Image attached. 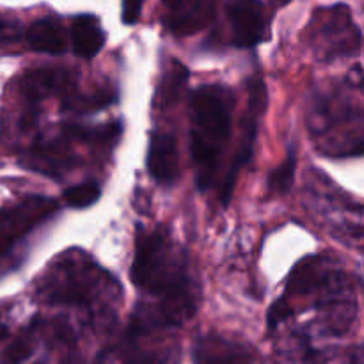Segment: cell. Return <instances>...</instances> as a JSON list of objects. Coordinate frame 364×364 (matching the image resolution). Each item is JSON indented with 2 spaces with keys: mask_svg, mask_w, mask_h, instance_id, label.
Returning <instances> with one entry per match:
<instances>
[{
  "mask_svg": "<svg viewBox=\"0 0 364 364\" xmlns=\"http://www.w3.org/2000/svg\"><path fill=\"white\" fill-rule=\"evenodd\" d=\"M311 311L313 320L291 334L301 359L316 358L315 338H343L358 320V290L354 277L331 255H313L295 265L283 295L270 306L267 329L270 334L301 313Z\"/></svg>",
  "mask_w": 364,
  "mask_h": 364,
  "instance_id": "2",
  "label": "cell"
},
{
  "mask_svg": "<svg viewBox=\"0 0 364 364\" xmlns=\"http://www.w3.org/2000/svg\"><path fill=\"white\" fill-rule=\"evenodd\" d=\"M306 208L341 244L361 251L363 205L359 199L341 191L327 174L311 169L306 174Z\"/></svg>",
  "mask_w": 364,
  "mask_h": 364,
  "instance_id": "6",
  "label": "cell"
},
{
  "mask_svg": "<svg viewBox=\"0 0 364 364\" xmlns=\"http://www.w3.org/2000/svg\"><path fill=\"white\" fill-rule=\"evenodd\" d=\"M102 188L95 180L82 181V183L73 185V187L64 191V201L71 208H89L100 199Z\"/></svg>",
  "mask_w": 364,
  "mask_h": 364,
  "instance_id": "18",
  "label": "cell"
},
{
  "mask_svg": "<svg viewBox=\"0 0 364 364\" xmlns=\"http://www.w3.org/2000/svg\"><path fill=\"white\" fill-rule=\"evenodd\" d=\"M188 82V70L183 63L176 59H171L169 64L164 68V73L160 77L159 87H156L153 107L156 110H166L176 105L183 96L185 87Z\"/></svg>",
  "mask_w": 364,
  "mask_h": 364,
  "instance_id": "16",
  "label": "cell"
},
{
  "mask_svg": "<svg viewBox=\"0 0 364 364\" xmlns=\"http://www.w3.org/2000/svg\"><path fill=\"white\" fill-rule=\"evenodd\" d=\"M70 41L75 55L92 59L105 46L107 34L95 14H78L71 20Z\"/></svg>",
  "mask_w": 364,
  "mask_h": 364,
  "instance_id": "14",
  "label": "cell"
},
{
  "mask_svg": "<svg viewBox=\"0 0 364 364\" xmlns=\"http://www.w3.org/2000/svg\"><path fill=\"white\" fill-rule=\"evenodd\" d=\"M274 2H276V4H279V6H287V4L290 2V0H274Z\"/></svg>",
  "mask_w": 364,
  "mask_h": 364,
  "instance_id": "22",
  "label": "cell"
},
{
  "mask_svg": "<svg viewBox=\"0 0 364 364\" xmlns=\"http://www.w3.org/2000/svg\"><path fill=\"white\" fill-rule=\"evenodd\" d=\"M220 0H160L162 23L176 38H188L213 23Z\"/></svg>",
  "mask_w": 364,
  "mask_h": 364,
  "instance_id": "11",
  "label": "cell"
},
{
  "mask_svg": "<svg viewBox=\"0 0 364 364\" xmlns=\"http://www.w3.org/2000/svg\"><path fill=\"white\" fill-rule=\"evenodd\" d=\"M297 171V149L290 148L287 159L267 178V192L270 196H287L291 191Z\"/></svg>",
  "mask_w": 364,
  "mask_h": 364,
  "instance_id": "17",
  "label": "cell"
},
{
  "mask_svg": "<svg viewBox=\"0 0 364 364\" xmlns=\"http://www.w3.org/2000/svg\"><path fill=\"white\" fill-rule=\"evenodd\" d=\"M59 213V203L48 196H28L16 205L0 208V277L13 270L31 235Z\"/></svg>",
  "mask_w": 364,
  "mask_h": 364,
  "instance_id": "8",
  "label": "cell"
},
{
  "mask_svg": "<svg viewBox=\"0 0 364 364\" xmlns=\"http://www.w3.org/2000/svg\"><path fill=\"white\" fill-rule=\"evenodd\" d=\"M361 28L354 21L347 4L318 7L306 25V43L322 64L359 55L363 46Z\"/></svg>",
  "mask_w": 364,
  "mask_h": 364,
  "instance_id": "7",
  "label": "cell"
},
{
  "mask_svg": "<svg viewBox=\"0 0 364 364\" xmlns=\"http://www.w3.org/2000/svg\"><path fill=\"white\" fill-rule=\"evenodd\" d=\"M192 358L196 363L251 361L252 352L238 341L228 340L219 334H206L198 340Z\"/></svg>",
  "mask_w": 364,
  "mask_h": 364,
  "instance_id": "15",
  "label": "cell"
},
{
  "mask_svg": "<svg viewBox=\"0 0 364 364\" xmlns=\"http://www.w3.org/2000/svg\"><path fill=\"white\" fill-rule=\"evenodd\" d=\"M25 28L14 16L0 13V48H14L23 41Z\"/></svg>",
  "mask_w": 364,
  "mask_h": 364,
  "instance_id": "19",
  "label": "cell"
},
{
  "mask_svg": "<svg viewBox=\"0 0 364 364\" xmlns=\"http://www.w3.org/2000/svg\"><path fill=\"white\" fill-rule=\"evenodd\" d=\"M14 318H16V304L13 301L0 302V343L13 333Z\"/></svg>",
  "mask_w": 364,
  "mask_h": 364,
  "instance_id": "20",
  "label": "cell"
},
{
  "mask_svg": "<svg viewBox=\"0 0 364 364\" xmlns=\"http://www.w3.org/2000/svg\"><path fill=\"white\" fill-rule=\"evenodd\" d=\"M233 95L220 84L199 85L191 95V156L201 192L212 191L219 181L233 132Z\"/></svg>",
  "mask_w": 364,
  "mask_h": 364,
  "instance_id": "5",
  "label": "cell"
},
{
  "mask_svg": "<svg viewBox=\"0 0 364 364\" xmlns=\"http://www.w3.org/2000/svg\"><path fill=\"white\" fill-rule=\"evenodd\" d=\"M146 167L153 180L162 187H173L180 180V149L173 134L153 130L149 134Z\"/></svg>",
  "mask_w": 364,
  "mask_h": 364,
  "instance_id": "12",
  "label": "cell"
},
{
  "mask_svg": "<svg viewBox=\"0 0 364 364\" xmlns=\"http://www.w3.org/2000/svg\"><path fill=\"white\" fill-rule=\"evenodd\" d=\"M267 103H269V95H267L265 80L259 73L252 75L247 80V107H245L244 117H242L240 146H238V151L226 176L223 178V187H220V201L224 206L230 203L231 196H233L238 174L251 162L252 155H255L256 137H258L262 117L265 116Z\"/></svg>",
  "mask_w": 364,
  "mask_h": 364,
  "instance_id": "9",
  "label": "cell"
},
{
  "mask_svg": "<svg viewBox=\"0 0 364 364\" xmlns=\"http://www.w3.org/2000/svg\"><path fill=\"white\" fill-rule=\"evenodd\" d=\"M361 91L363 70L359 64L347 78H331L311 89L306 107V128L320 155L327 159H359L363 155Z\"/></svg>",
  "mask_w": 364,
  "mask_h": 364,
  "instance_id": "4",
  "label": "cell"
},
{
  "mask_svg": "<svg viewBox=\"0 0 364 364\" xmlns=\"http://www.w3.org/2000/svg\"><path fill=\"white\" fill-rule=\"evenodd\" d=\"M231 45L251 50L270 39V14L262 0H226Z\"/></svg>",
  "mask_w": 364,
  "mask_h": 364,
  "instance_id": "10",
  "label": "cell"
},
{
  "mask_svg": "<svg viewBox=\"0 0 364 364\" xmlns=\"http://www.w3.org/2000/svg\"><path fill=\"white\" fill-rule=\"evenodd\" d=\"M142 4L144 0H121V18L127 25L137 23L142 13Z\"/></svg>",
  "mask_w": 364,
  "mask_h": 364,
  "instance_id": "21",
  "label": "cell"
},
{
  "mask_svg": "<svg viewBox=\"0 0 364 364\" xmlns=\"http://www.w3.org/2000/svg\"><path fill=\"white\" fill-rule=\"evenodd\" d=\"M23 41L34 52L60 55L68 48V34L55 16H45L32 21L23 32Z\"/></svg>",
  "mask_w": 364,
  "mask_h": 364,
  "instance_id": "13",
  "label": "cell"
},
{
  "mask_svg": "<svg viewBox=\"0 0 364 364\" xmlns=\"http://www.w3.org/2000/svg\"><path fill=\"white\" fill-rule=\"evenodd\" d=\"M34 302L48 308H71L85 313L91 323L112 322L123 299L119 281L84 249L57 255L32 283Z\"/></svg>",
  "mask_w": 364,
  "mask_h": 364,
  "instance_id": "3",
  "label": "cell"
},
{
  "mask_svg": "<svg viewBox=\"0 0 364 364\" xmlns=\"http://www.w3.org/2000/svg\"><path fill=\"white\" fill-rule=\"evenodd\" d=\"M130 279L142 301L135 306L121 345L171 333L198 313L201 284L187 249L167 228H139Z\"/></svg>",
  "mask_w": 364,
  "mask_h": 364,
  "instance_id": "1",
  "label": "cell"
}]
</instances>
